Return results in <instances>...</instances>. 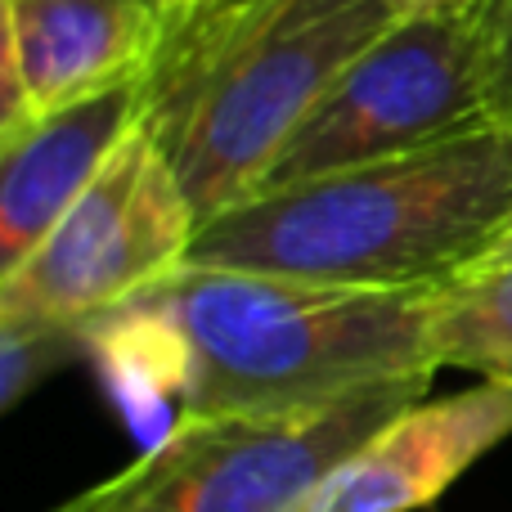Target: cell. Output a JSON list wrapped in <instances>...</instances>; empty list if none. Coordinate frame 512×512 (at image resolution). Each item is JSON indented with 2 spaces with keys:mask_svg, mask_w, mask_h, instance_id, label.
<instances>
[{
  "mask_svg": "<svg viewBox=\"0 0 512 512\" xmlns=\"http://www.w3.org/2000/svg\"><path fill=\"white\" fill-rule=\"evenodd\" d=\"M512 216V126L472 122L445 140L256 189L198 225L185 265L337 288H445Z\"/></svg>",
  "mask_w": 512,
  "mask_h": 512,
  "instance_id": "cell-1",
  "label": "cell"
},
{
  "mask_svg": "<svg viewBox=\"0 0 512 512\" xmlns=\"http://www.w3.org/2000/svg\"><path fill=\"white\" fill-rule=\"evenodd\" d=\"M391 23L387 0H221L167 32L144 126L198 225L252 194L301 117Z\"/></svg>",
  "mask_w": 512,
  "mask_h": 512,
  "instance_id": "cell-2",
  "label": "cell"
},
{
  "mask_svg": "<svg viewBox=\"0 0 512 512\" xmlns=\"http://www.w3.org/2000/svg\"><path fill=\"white\" fill-rule=\"evenodd\" d=\"M189 355V414L337 400L369 382L441 369L436 288H337L252 270L180 265L140 292Z\"/></svg>",
  "mask_w": 512,
  "mask_h": 512,
  "instance_id": "cell-3",
  "label": "cell"
},
{
  "mask_svg": "<svg viewBox=\"0 0 512 512\" xmlns=\"http://www.w3.org/2000/svg\"><path fill=\"white\" fill-rule=\"evenodd\" d=\"M436 369L369 382L337 400L248 414H185L131 468L54 512H301L319 481L427 396Z\"/></svg>",
  "mask_w": 512,
  "mask_h": 512,
  "instance_id": "cell-4",
  "label": "cell"
},
{
  "mask_svg": "<svg viewBox=\"0 0 512 512\" xmlns=\"http://www.w3.org/2000/svg\"><path fill=\"white\" fill-rule=\"evenodd\" d=\"M486 68L490 0L396 18L301 117L256 189L364 167L486 122Z\"/></svg>",
  "mask_w": 512,
  "mask_h": 512,
  "instance_id": "cell-5",
  "label": "cell"
},
{
  "mask_svg": "<svg viewBox=\"0 0 512 512\" xmlns=\"http://www.w3.org/2000/svg\"><path fill=\"white\" fill-rule=\"evenodd\" d=\"M194 234V203L140 122L68 216L14 270L0 274V319L90 328L99 315L180 270Z\"/></svg>",
  "mask_w": 512,
  "mask_h": 512,
  "instance_id": "cell-6",
  "label": "cell"
},
{
  "mask_svg": "<svg viewBox=\"0 0 512 512\" xmlns=\"http://www.w3.org/2000/svg\"><path fill=\"white\" fill-rule=\"evenodd\" d=\"M0 18V144L149 77L167 45V5L149 0H0Z\"/></svg>",
  "mask_w": 512,
  "mask_h": 512,
  "instance_id": "cell-7",
  "label": "cell"
},
{
  "mask_svg": "<svg viewBox=\"0 0 512 512\" xmlns=\"http://www.w3.org/2000/svg\"><path fill=\"white\" fill-rule=\"evenodd\" d=\"M512 436V382L414 400L355 445L301 512H418Z\"/></svg>",
  "mask_w": 512,
  "mask_h": 512,
  "instance_id": "cell-8",
  "label": "cell"
},
{
  "mask_svg": "<svg viewBox=\"0 0 512 512\" xmlns=\"http://www.w3.org/2000/svg\"><path fill=\"white\" fill-rule=\"evenodd\" d=\"M144 104L149 77H135L41 117L0 144V274L14 270L68 216L104 162L144 122Z\"/></svg>",
  "mask_w": 512,
  "mask_h": 512,
  "instance_id": "cell-9",
  "label": "cell"
},
{
  "mask_svg": "<svg viewBox=\"0 0 512 512\" xmlns=\"http://www.w3.org/2000/svg\"><path fill=\"white\" fill-rule=\"evenodd\" d=\"M90 360L140 450H153L189 414V355L158 306L131 297L90 324Z\"/></svg>",
  "mask_w": 512,
  "mask_h": 512,
  "instance_id": "cell-10",
  "label": "cell"
},
{
  "mask_svg": "<svg viewBox=\"0 0 512 512\" xmlns=\"http://www.w3.org/2000/svg\"><path fill=\"white\" fill-rule=\"evenodd\" d=\"M432 346L441 369L512 382V270L436 288Z\"/></svg>",
  "mask_w": 512,
  "mask_h": 512,
  "instance_id": "cell-11",
  "label": "cell"
},
{
  "mask_svg": "<svg viewBox=\"0 0 512 512\" xmlns=\"http://www.w3.org/2000/svg\"><path fill=\"white\" fill-rule=\"evenodd\" d=\"M90 355L86 324L54 319H0V409H18L50 373Z\"/></svg>",
  "mask_w": 512,
  "mask_h": 512,
  "instance_id": "cell-12",
  "label": "cell"
},
{
  "mask_svg": "<svg viewBox=\"0 0 512 512\" xmlns=\"http://www.w3.org/2000/svg\"><path fill=\"white\" fill-rule=\"evenodd\" d=\"M486 113L512 126V0H490V68Z\"/></svg>",
  "mask_w": 512,
  "mask_h": 512,
  "instance_id": "cell-13",
  "label": "cell"
},
{
  "mask_svg": "<svg viewBox=\"0 0 512 512\" xmlns=\"http://www.w3.org/2000/svg\"><path fill=\"white\" fill-rule=\"evenodd\" d=\"M499 270H512V216L504 221V230H499L495 239H490L486 248H481V256H477V261H472L454 283H463V279H481V274H499Z\"/></svg>",
  "mask_w": 512,
  "mask_h": 512,
  "instance_id": "cell-14",
  "label": "cell"
},
{
  "mask_svg": "<svg viewBox=\"0 0 512 512\" xmlns=\"http://www.w3.org/2000/svg\"><path fill=\"white\" fill-rule=\"evenodd\" d=\"M459 5H481V0H387V9H391L396 18L441 14V9H459Z\"/></svg>",
  "mask_w": 512,
  "mask_h": 512,
  "instance_id": "cell-15",
  "label": "cell"
},
{
  "mask_svg": "<svg viewBox=\"0 0 512 512\" xmlns=\"http://www.w3.org/2000/svg\"><path fill=\"white\" fill-rule=\"evenodd\" d=\"M212 5H221V0H171L167 5V32H176V27H185L189 18L207 14Z\"/></svg>",
  "mask_w": 512,
  "mask_h": 512,
  "instance_id": "cell-16",
  "label": "cell"
},
{
  "mask_svg": "<svg viewBox=\"0 0 512 512\" xmlns=\"http://www.w3.org/2000/svg\"><path fill=\"white\" fill-rule=\"evenodd\" d=\"M149 5H171V0H149Z\"/></svg>",
  "mask_w": 512,
  "mask_h": 512,
  "instance_id": "cell-17",
  "label": "cell"
}]
</instances>
